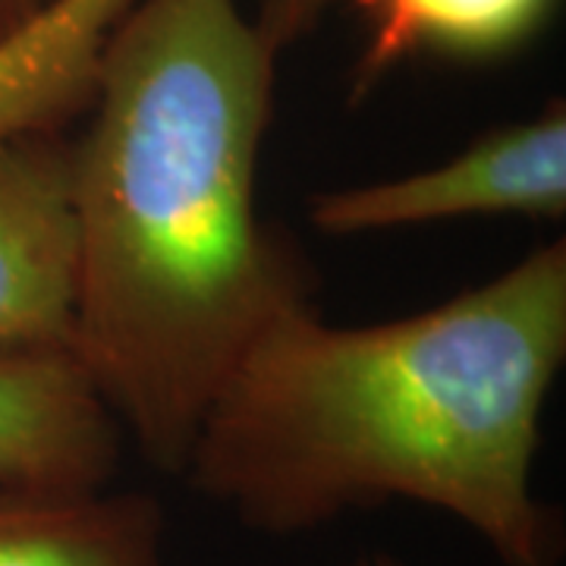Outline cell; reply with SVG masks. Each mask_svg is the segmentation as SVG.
<instances>
[{"label":"cell","mask_w":566,"mask_h":566,"mask_svg":"<svg viewBox=\"0 0 566 566\" xmlns=\"http://www.w3.org/2000/svg\"><path fill=\"white\" fill-rule=\"evenodd\" d=\"M0 566H164V513L142 491L0 488Z\"/></svg>","instance_id":"obj_6"},{"label":"cell","mask_w":566,"mask_h":566,"mask_svg":"<svg viewBox=\"0 0 566 566\" xmlns=\"http://www.w3.org/2000/svg\"><path fill=\"white\" fill-rule=\"evenodd\" d=\"M469 214H566V114L551 104L535 120L472 142L441 167L315 196L308 221L327 237H356Z\"/></svg>","instance_id":"obj_3"},{"label":"cell","mask_w":566,"mask_h":566,"mask_svg":"<svg viewBox=\"0 0 566 566\" xmlns=\"http://www.w3.org/2000/svg\"><path fill=\"white\" fill-rule=\"evenodd\" d=\"M327 7L331 0H262L255 25L262 32L264 44L274 54H281L283 48L305 39L322 22Z\"/></svg>","instance_id":"obj_8"},{"label":"cell","mask_w":566,"mask_h":566,"mask_svg":"<svg viewBox=\"0 0 566 566\" xmlns=\"http://www.w3.org/2000/svg\"><path fill=\"white\" fill-rule=\"evenodd\" d=\"M76 245L70 142L35 133L0 145V349H70Z\"/></svg>","instance_id":"obj_4"},{"label":"cell","mask_w":566,"mask_h":566,"mask_svg":"<svg viewBox=\"0 0 566 566\" xmlns=\"http://www.w3.org/2000/svg\"><path fill=\"white\" fill-rule=\"evenodd\" d=\"M554 0H365L368 44L356 70L365 92L412 54L494 57L523 44Z\"/></svg>","instance_id":"obj_7"},{"label":"cell","mask_w":566,"mask_h":566,"mask_svg":"<svg viewBox=\"0 0 566 566\" xmlns=\"http://www.w3.org/2000/svg\"><path fill=\"white\" fill-rule=\"evenodd\" d=\"M353 566H403V564H400V560H394V557H387V554H371V557L356 560Z\"/></svg>","instance_id":"obj_10"},{"label":"cell","mask_w":566,"mask_h":566,"mask_svg":"<svg viewBox=\"0 0 566 566\" xmlns=\"http://www.w3.org/2000/svg\"><path fill=\"white\" fill-rule=\"evenodd\" d=\"M564 359V240L394 322L327 324L303 305L245 349L182 475L268 535L409 501L506 566H557L560 526L532 469Z\"/></svg>","instance_id":"obj_2"},{"label":"cell","mask_w":566,"mask_h":566,"mask_svg":"<svg viewBox=\"0 0 566 566\" xmlns=\"http://www.w3.org/2000/svg\"><path fill=\"white\" fill-rule=\"evenodd\" d=\"M123 428L70 349H0V488H107Z\"/></svg>","instance_id":"obj_5"},{"label":"cell","mask_w":566,"mask_h":566,"mask_svg":"<svg viewBox=\"0 0 566 566\" xmlns=\"http://www.w3.org/2000/svg\"><path fill=\"white\" fill-rule=\"evenodd\" d=\"M274 61L237 0H139L70 142V353L170 475L245 349L312 305L300 252L259 214Z\"/></svg>","instance_id":"obj_1"},{"label":"cell","mask_w":566,"mask_h":566,"mask_svg":"<svg viewBox=\"0 0 566 566\" xmlns=\"http://www.w3.org/2000/svg\"><path fill=\"white\" fill-rule=\"evenodd\" d=\"M44 0H0V35L25 22Z\"/></svg>","instance_id":"obj_9"}]
</instances>
